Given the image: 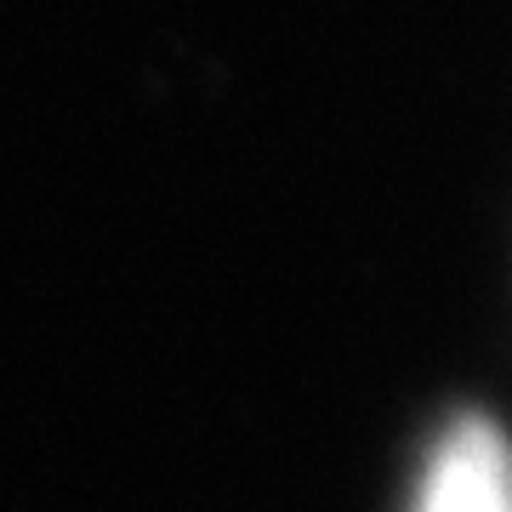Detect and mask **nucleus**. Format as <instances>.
I'll use <instances>...</instances> for the list:
<instances>
[{
	"mask_svg": "<svg viewBox=\"0 0 512 512\" xmlns=\"http://www.w3.org/2000/svg\"><path fill=\"white\" fill-rule=\"evenodd\" d=\"M416 512H512V444L495 421L461 416L427 456Z\"/></svg>",
	"mask_w": 512,
	"mask_h": 512,
	"instance_id": "f257e3e1",
	"label": "nucleus"
}]
</instances>
